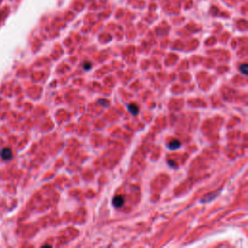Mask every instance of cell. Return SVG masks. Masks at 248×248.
I'll return each instance as SVG.
<instances>
[{
  "mask_svg": "<svg viewBox=\"0 0 248 248\" xmlns=\"http://www.w3.org/2000/svg\"><path fill=\"white\" fill-rule=\"evenodd\" d=\"M124 203V199L122 196H116L112 199V205L114 207H121Z\"/></svg>",
  "mask_w": 248,
  "mask_h": 248,
  "instance_id": "obj_1",
  "label": "cell"
},
{
  "mask_svg": "<svg viewBox=\"0 0 248 248\" xmlns=\"http://www.w3.org/2000/svg\"><path fill=\"white\" fill-rule=\"evenodd\" d=\"M83 67H84V69H85V70H89V69H90V67H91V65H90L89 63H88V64H84V66H83Z\"/></svg>",
  "mask_w": 248,
  "mask_h": 248,
  "instance_id": "obj_6",
  "label": "cell"
},
{
  "mask_svg": "<svg viewBox=\"0 0 248 248\" xmlns=\"http://www.w3.org/2000/svg\"><path fill=\"white\" fill-rule=\"evenodd\" d=\"M0 155H1L2 159H4V160H10L12 158V151L10 148H4L1 150Z\"/></svg>",
  "mask_w": 248,
  "mask_h": 248,
  "instance_id": "obj_2",
  "label": "cell"
},
{
  "mask_svg": "<svg viewBox=\"0 0 248 248\" xmlns=\"http://www.w3.org/2000/svg\"><path fill=\"white\" fill-rule=\"evenodd\" d=\"M240 70H241V72L243 75H246V74H247V70H248V66H247V64H242V65H241Z\"/></svg>",
  "mask_w": 248,
  "mask_h": 248,
  "instance_id": "obj_5",
  "label": "cell"
},
{
  "mask_svg": "<svg viewBox=\"0 0 248 248\" xmlns=\"http://www.w3.org/2000/svg\"><path fill=\"white\" fill-rule=\"evenodd\" d=\"M128 110L132 114H134V116H136V114H138V112H139V107L135 104H130L128 106Z\"/></svg>",
  "mask_w": 248,
  "mask_h": 248,
  "instance_id": "obj_3",
  "label": "cell"
},
{
  "mask_svg": "<svg viewBox=\"0 0 248 248\" xmlns=\"http://www.w3.org/2000/svg\"><path fill=\"white\" fill-rule=\"evenodd\" d=\"M179 146H180V143L179 141H176V140L171 141V143L169 144V148H171V149H176Z\"/></svg>",
  "mask_w": 248,
  "mask_h": 248,
  "instance_id": "obj_4",
  "label": "cell"
}]
</instances>
